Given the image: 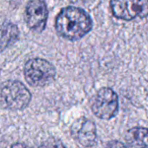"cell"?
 <instances>
[{
	"label": "cell",
	"mask_w": 148,
	"mask_h": 148,
	"mask_svg": "<svg viewBox=\"0 0 148 148\" xmlns=\"http://www.w3.org/2000/svg\"><path fill=\"white\" fill-rule=\"evenodd\" d=\"M112 14L120 19L132 20L148 15V0H111Z\"/></svg>",
	"instance_id": "obj_5"
},
{
	"label": "cell",
	"mask_w": 148,
	"mask_h": 148,
	"mask_svg": "<svg viewBox=\"0 0 148 148\" xmlns=\"http://www.w3.org/2000/svg\"><path fill=\"white\" fill-rule=\"evenodd\" d=\"M48 18V9L43 0H30L25 11V20L27 26L35 32L45 30Z\"/></svg>",
	"instance_id": "obj_6"
},
{
	"label": "cell",
	"mask_w": 148,
	"mask_h": 148,
	"mask_svg": "<svg viewBox=\"0 0 148 148\" xmlns=\"http://www.w3.org/2000/svg\"><path fill=\"white\" fill-rule=\"evenodd\" d=\"M31 99L30 91L19 81L9 80L0 86V104L7 109L22 110L30 104Z\"/></svg>",
	"instance_id": "obj_2"
},
{
	"label": "cell",
	"mask_w": 148,
	"mask_h": 148,
	"mask_svg": "<svg viewBox=\"0 0 148 148\" xmlns=\"http://www.w3.org/2000/svg\"><path fill=\"white\" fill-rule=\"evenodd\" d=\"M106 148H129L125 144L118 140H112L107 143Z\"/></svg>",
	"instance_id": "obj_11"
},
{
	"label": "cell",
	"mask_w": 148,
	"mask_h": 148,
	"mask_svg": "<svg viewBox=\"0 0 148 148\" xmlns=\"http://www.w3.org/2000/svg\"><path fill=\"white\" fill-rule=\"evenodd\" d=\"M25 80L32 86H45L51 84L56 76V69L52 64L43 58L28 60L24 68Z\"/></svg>",
	"instance_id": "obj_3"
},
{
	"label": "cell",
	"mask_w": 148,
	"mask_h": 148,
	"mask_svg": "<svg viewBox=\"0 0 148 148\" xmlns=\"http://www.w3.org/2000/svg\"><path fill=\"white\" fill-rule=\"evenodd\" d=\"M57 32L69 40H78L86 35L92 28V21L83 9L68 6L61 10L56 18Z\"/></svg>",
	"instance_id": "obj_1"
},
{
	"label": "cell",
	"mask_w": 148,
	"mask_h": 148,
	"mask_svg": "<svg viewBox=\"0 0 148 148\" xmlns=\"http://www.w3.org/2000/svg\"><path fill=\"white\" fill-rule=\"evenodd\" d=\"M92 110L95 116L101 119H111L119 110V99L116 92L108 87L98 91L93 98Z\"/></svg>",
	"instance_id": "obj_4"
},
{
	"label": "cell",
	"mask_w": 148,
	"mask_h": 148,
	"mask_svg": "<svg viewBox=\"0 0 148 148\" xmlns=\"http://www.w3.org/2000/svg\"><path fill=\"white\" fill-rule=\"evenodd\" d=\"M39 148H65L62 142L56 138H49L45 141Z\"/></svg>",
	"instance_id": "obj_10"
},
{
	"label": "cell",
	"mask_w": 148,
	"mask_h": 148,
	"mask_svg": "<svg viewBox=\"0 0 148 148\" xmlns=\"http://www.w3.org/2000/svg\"><path fill=\"white\" fill-rule=\"evenodd\" d=\"M11 148H32V147L23 143H16V144H13Z\"/></svg>",
	"instance_id": "obj_12"
},
{
	"label": "cell",
	"mask_w": 148,
	"mask_h": 148,
	"mask_svg": "<svg viewBox=\"0 0 148 148\" xmlns=\"http://www.w3.org/2000/svg\"><path fill=\"white\" fill-rule=\"evenodd\" d=\"M19 31L16 25L5 23L0 26V51H3L13 43L18 38Z\"/></svg>",
	"instance_id": "obj_9"
},
{
	"label": "cell",
	"mask_w": 148,
	"mask_h": 148,
	"mask_svg": "<svg viewBox=\"0 0 148 148\" xmlns=\"http://www.w3.org/2000/svg\"><path fill=\"white\" fill-rule=\"evenodd\" d=\"M126 142L135 148H148V128L133 127L125 134Z\"/></svg>",
	"instance_id": "obj_8"
},
{
	"label": "cell",
	"mask_w": 148,
	"mask_h": 148,
	"mask_svg": "<svg viewBox=\"0 0 148 148\" xmlns=\"http://www.w3.org/2000/svg\"><path fill=\"white\" fill-rule=\"evenodd\" d=\"M72 138L85 147H92L97 141V130L93 121L81 117L71 126Z\"/></svg>",
	"instance_id": "obj_7"
}]
</instances>
